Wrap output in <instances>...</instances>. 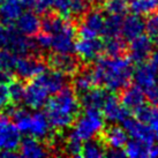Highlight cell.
<instances>
[{
    "label": "cell",
    "instance_id": "obj_49",
    "mask_svg": "<svg viewBox=\"0 0 158 158\" xmlns=\"http://www.w3.org/2000/svg\"><path fill=\"white\" fill-rule=\"evenodd\" d=\"M35 1L36 0H21V2H22L23 6H26V7H28V8H31Z\"/></svg>",
    "mask_w": 158,
    "mask_h": 158
},
{
    "label": "cell",
    "instance_id": "obj_4",
    "mask_svg": "<svg viewBox=\"0 0 158 158\" xmlns=\"http://www.w3.org/2000/svg\"><path fill=\"white\" fill-rule=\"evenodd\" d=\"M73 133L82 141H88L98 136L104 128V117L101 110L85 109L84 114L74 121Z\"/></svg>",
    "mask_w": 158,
    "mask_h": 158
},
{
    "label": "cell",
    "instance_id": "obj_23",
    "mask_svg": "<svg viewBox=\"0 0 158 158\" xmlns=\"http://www.w3.org/2000/svg\"><path fill=\"white\" fill-rule=\"evenodd\" d=\"M20 152L19 155L22 157L28 158H38V157H45L48 155V151L46 150L44 145L42 144V142L38 141L34 136L26 137L24 140L20 142Z\"/></svg>",
    "mask_w": 158,
    "mask_h": 158
},
{
    "label": "cell",
    "instance_id": "obj_26",
    "mask_svg": "<svg viewBox=\"0 0 158 158\" xmlns=\"http://www.w3.org/2000/svg\"><path fill=\"white\" fill-rule=\"evenodd\" d=\"M104 51L109 57H121L127 52V44L123 38L119 36L115 37H106L104 42Z\"/></svg>",
    "mask_w": 158,
    "mask_h": 158
},
{
    "label": "cell",
    "instance_id": "obj_48",
    "mask_svg": "<svg viewBox=\"0 0 158 158\" xmlns=\"http://www.w3.org/2000/svg\"><path fill=\"white\" fill-rule=\"evenodd\" d=\"M150 58H151V59H150V64H151L152 66L156 67V68L158 69V51L151 53Z\"/></svg>",
    "mask_w": 158,
    "mask_h": 158
},
{
    "label": "cell",
    "instance_id": "obj_9",
    "mask_svg": "<svg viewBox=\"0 0 158 158\" xmlns=\"http://www.w3.org/2000/svg\"><path fill=\"white\" fill-rule=\"evenodd\" d=\"M74 52L83 62H91L99 58L104 52V42L98 37L79 38L75 42Z\"/></svg>",
    "mask_w": 158,
    "mask_h": 158
},
{
    "label": "cell",
    "instance_id": "obj_27",
    "mask_svg": "<svg viewBox=\"0 0 158 158\" xmlns=\"http://www.w3.org/2000/svg\"><path fill=\"white\" fill-rule=\"evenodd\" d=\"M150 144L142 142L139 140L127 141L125 144V154L127 157L131 158H140V157H148V150Z\"/></svg>",
    "mask_w": 158,
    "mask_h": 158
},
{
    "label": "cell",
    "instance_id": "obj_44",
    "mask_svg": "<svg viewBox=\"0 0 158 158\" xmlns=\"http://www.w3.org/2000/svg\"><path fill=\"white\" fill-rule=\"evenodd\" d=\"M104 156L111 158H121L126 157V154H125L123 148H109L107 151H105Z\"/></svg>",
    "mask_w": 158,
    "mask_h": 158
},
{
    "label": "cell",
    "instance_id": "obj_14",
    "mask_svg": "<svg viewBox=\"0 0 158 158\" xmlns=\"http://www.w3.org/2000/svg\"><path fill=\"white\" fill-rule=\"evenodd\" d=\"M102 110H103L102 114L104 119L112 123H123L125 119L129 117V110L127 107H125L114 95L107 96Z\"/></svg>",
    "mask_w": 158,
    "mask_h": 158
},
{
    "label": "cell",
    "instance_id": "obj_36",
    "mask_svg": "<svg viewBox=\"0 0 158 158\" xmlns=\"http://www.w3.org/2000/svg\"><path fill=\"white\" fill-rule=\"evenodd\" d=\"M52 8L54 12L59 14L64 19L69 20L72 18V10H70V0H54Z\"/></svg>",
    "mask_w": 158,
    "mask_h": 158
},
{
    "label": "cell",
    "instance_id": "obj_10",
    "mask_svg": "<svg viewBox=\"0 0 158 158\" xmlns=\"http://www.w3.org/2000/svg\"><path fill=\"white\" fill-rule=\"evenodd\" d=\"M46 64L52 69L59 70L66 75H74L81 68V62L77 56L73 53H52L46 60Z\"/></svg>",
    "mask_w": 158,
    "mask_h": 158
},
{
    "label": "cell",
    "instance_id": "obj_35",
    "mask_svg": "<svg viewBox=\"0 0 158 158\" xmlns=\"http://www.w3.org/2000/svg\"><path fill=\"white\" fill-rule=\"evenodd\" d=\"M89 7H90L89 0H70L72 16H75L76 19L82 18L89 10Z\"/></svg>",
    "mask_w": 158,
    "mask_h": 158
},
{
    "label": "cell",
    "instance_id": "obj_15",
    "mask_svg": "<svg viewBox=\"0 0 158 158\" xmlns=\"http://www.w3.org/2000/svg\"><path fill=\"white\" fill-rule=\"evenodd\" d=\"M40 26H42V21L38 18V14L35 13L34 10H28L24 13L22 12L15 21L16 29L28 37L37 35L40 30Z\"/></svg>",
    "mask_w": 158,
    "mask_h": 158
},
{
    "label": "cell",
    "instance_id": "obj_39",
    "mask_svg": "<svg viewBox=\"0 0 158 158\" xmlns=\"http://www.w3.org/2000/svg\"><path fill=\"white\" fill-rule=\"evenodd\" d=\"M53 1L54 0H36L31 8L34 9L35 13L44 15V14L48 13V10L52 8Z\"/></svg>",
    "mask_w": 158,
    "mask_h": 158
},
{
    "label": "cell",
    "instance_id": "obj_29",
    "mask_svg": "<svg viewBox=\"0 0 158 158\" xmlns=\"http://www.w3.org/2000/svg\"><path fill=\"white\" fill-rule=\"evenodd\" d=\"M121 26H123V16L109 14V16L105 19V22H104L103 35L105 37L119 36L121 32Z\"/></svg>",
    "mask_w": 158,
    "mask_h": 158
},
{
    "label": "cell",
    "instance_id": "obj_45",
    "mask_svg": "<svg viewBox=\"0 0 158 158\" xmlns=\"http://www.w3.org/2000/svg\"><path fill=\"white\" fill-rule=\"evenodd\" d=\"M12 80H13V76H12L10 72H5V70L0 69V83H8Z\"/></svg>",
    "mask_w": 158,
    "mask_h": 158
},
{
    "label": "cell",
    "instance_id": "obj_25",
    "mask_svg": "<svg viewBox=\"0 0 158 158\" xmlns=\"http://www.w3.org/2000/svg\"><path fill=\"white\" fill-rule=\"evenodd\" d=\"M23 5L21 0H5L0 6V22L12 24L22 13Z\"/></svg>",
    "mask_w": 158,
    "mask_h": 158
},
{
    "label": "cell",
    "instance_id": "obj_20",
    "mask_svg": "<svg viewBox=\"0 0 158 158\" xmlns=\"http://www.w3.org/2000/svg\"><path fill=\"white\" fill-rule=\"evenodd\" d=\"M145 30V22L142 20L141 15L137 14H131L127 15L125 20H123V26H121V35L123 40H131L136 38L137 36L142 35Z\"/></svg>",
    "mask_w": 158,
    "mask_h": 158
},
{
    "label": "cell",
    "instance_id": "obj_11",
    "mask_svg": "<svg viewBox=\"0 0 158 158\" xmlns=\"http://www.w3.org/2000/svg\"><path fill=\"white\" fill-rule=\"evenodd\" d=\"M129 52V59L132 62L141 64L144 62L148 58H150L154 50V40L148 35L137 36L136 38L131 40V45L127 48Z\"/></svg>",
    "mask_w": 158,
    "mask_h": 158
},
{
    "label": "cell",
    "instance_id": "obj_19",
    "mask_svg": "<svg viewBox=\"0 0 158 158\" xmlns=\"http://www.w3.org/2000/svg\"><path fill=\"white\" fill-rule=\"evenodd\" d=\"M120 103L128 110H134L139 105L143 104L145 101L144 90L139 87L137 84H128L127 87L121 90L120 92Z\"/></svg>",
    "mask_w": 158,
    "mask_h": 158
},
{
    "label": "cell",
    "instance_id": "obj_12",
    "mask_svg": "<svg viewBox=\"0 0 158 158\" xmlns=\"http://www.w3.org/2000/svg\"><path fill=\"white\" fill-rule=\"evenodd\" d=\"M123 129L134 140L142 141V142H145L148 144H152L156 140V135H155L154 131L151 129L149 125H147L143 121L128 117L123 120Z\"/></svg>",
    "mask_w": 158,
    "mask_h": 158
},
{
    "label": "cell",
    "instance_id": "obj_6",
    "mask_svg": "<svg viewBox=\"0 0 158 158\" xmlns=\"http://www.w3.org/2000/svg\"><path fill=\"white\" fill-rule=\"evenodd\" d=\"M48 64L42 58L35 57L32 54H26L18 57L14 70L19 79L23 81H30L40 73H43L46 69Z\"/></svg>",
    "mask_w": 158,
    "mask_h": 158
},
{
    "label": "cell",
    "instance_id": "obj_13",
    "mask_svg": "<svg viewBox=\"0 0 158 158\" xmlns=\"http://www.w3.org/2000/svg\"><path fill=\"white\" fill-rule=\"evenodd\" d=\"M52 36L51 48L54 52L59 53H73L75 45V36H76V27L72 21L69 24L58 34Z\"/></svg>",
    "mask_w": 158,
    "mask_h": 158
},
{
    "label": "cell",
    "instance_id": "obj_34",
    "mask_svg": "<svg viewBox=\"0 0 158 158\" xmlns=\"http://www.w3.org/2000/svg\"><path fill=\"white\" fill-rule=\"evenodd\" d=\"M8 92L10 97V102L14 104H18L21 101H23V95H24V85L21 81L19 80H12L8 83Z\"/></svg>",
    "mask_w": 158,
    "mask_h": 158
},
{
    "label": "cell",
    "instance_id": "obj_18",
    "mask_svg": "<svg viewBox=\"0 0 158 158\" xmlns=\"http://www.w3.org/2000/svg\"><path fill=\"white\" fill-rule=\"evenodd\" d=\"M98 136L107 148H123L128 141V134L119 126H110L106 129L103 128Z\"/></svg>",
    "mask_w": 158,
    "mask_h": 158
},
{
    "label": "cell",
    "instance_id": "obj_47",
    "mask_svg": "<svg viewBox=\"0 0 158 158\" xmlns=\"http://www.w3.org/2000/svg\"><path fill=\"white\" fill-rule=\"evenodd\" d=\"M148 157L151 158H156L158 157V145L156 144H150L149 150H148Z\"/></svg>",
    "mask_w": 158,
    "mask_h": 158
},
{
    "label": "cell",
    "instance_id": "obj_46",
    "mask_svg": "<svg viewBox=\"0 0 158 158\" xmlns=\"http://www.w3.org/2000/svg\"><path fill=\"white\" fill-rule=\"evenodd\" d=\"M20 156L19 152H15V150H1L0 151V157H18Z\"/></svg>",
    "mask_w": 158,
    "mask_h": 158
},
{
    "label": "cell",
    "instance_id": "obj_21",
    "mask_svg": "<svg viewBox=\"0 0 158 158\" xmlns=\"http://www.w3.org/2000/svg\"><path fill=\"white\" fill-rule=\"evenodd\" d=\"M109 95L110 94H107V90L105 88H94L92 87L87 92H84L80 96V104L83 106L84 109L102 110Z\"/></svg>",
    "mask_w": 158,
    "mask_h": 158
},
{
    "label": "cell",
    "instance_id": "obj_16",
    "mask_svg": "<svg viewBox=\"0 0 158 158\" xmlns=\"http://www.w3.org/2000/svg\"><path fill=\"white\" fill-rule=\"evenodd\" d=\"M157 73L158 69L156 67L152 66L150 62L144 61L139 64V67L133 73V77L135 83L143 90H145L157 83Z\"/></svg>",
    "mask_w": 158,
    "mask_h": 158
},
{
    "label": "cell",
    "instance_id": "obj_50",
    "mask_svg": "<svg viewBox=\"0 0 158 158\" xmlns=\"http://www.w3.org/2000/svg\"><path fill=\"white\" fill-rule=\"evenodd\" d=\"M5 0H0V6H1V5H2V2H4Z\"/></svg>",
    "mask_w": 158,
    "mask_h": 158
},
{
    "label": "cell",
    "instance_id": "obj_31",
    "mask_svg": "<svg viewBox=\"0 0 158 158\" xmlns=\"http://www.w3.org/2000/svg\"><path fill=\"white\" fill-rule=\"evenodd\" d=\"M102 8L110 15H120L123 16L128 12V2L127 0H106Z\"/></svg>",
    "mask_w": 158,
    "mask_h": 158
},
{
    "label": "cell",
    "instance_id": "obj_22",
    "mask_svg": "<svg viewBox=\"0 0 158 158\" xmlns=\"http://www.w3.org/2000/svg\"><path fill=\"white\" fill-rule=\"evenodd\" d=\"M50 123L46 114L42 112H36L30 114L29 117V125H28V133L36 139H45L50 133Z\"/></svg>",
    "mask_w": 158,
    "mask_h": 158
},
{
    "label": "cell",
    "instance_id": "obj_32",
    "mask_svg": "<svg viewBox=\"0 0 158 158\" xmlns=\"http://www.w3.org/2000/svg\"><path fill=\"white\" fill-rule=\"evenodd\" d=\"M16 60H18V54L6 48L0 50V69L12 73V70H14Z\"/></svg>",
    "mask_w": 158,
    "mask_h": 158
},
{
    "label": "cell",
    "instance_id": "obj_38",
    "mask_svg": "<svg viewBox=\"0 0 158 158\" xmlns=\"http://www.w3.org/2000/svg\"><path fill=\"white\" fill-rule=\"evenodd\" d=\"M151 112H152V107L148 104H141L137 107L134 109V115H135V119L140 120V121H143V123H148L150 115H151Z\"/></svg>",
    "mask_w": 158,
    "mask_h": 158
},
{
    "label": "cell",
    "instance_id": "obj_43",
    "mask_svg": "<svg viewBox=\"0 0 158 158\" xmlns=\"http://www.w3.org/2000/svg\"><path fill=\"white\" fill-rule=\"evenodd\" d=\"M148 123H149L151 129L154 131L156 139H158V106L152 107V112H151V115H150Z\"/></svg>",
    "mask_w": 158,
    "mask_h": 158
},
{
    "label": "cell",
    "instance_id": "obj_42",
    "mask_svg": "<svg viewBox=\"0 0 158 158\" xmlns=\"http://www.w3.org/2000/svg\"><path fill=\"white\" fill-rule=\"evenodd\" d=\"M145 97L149 99V102L155 106H158V81L157 83L151 85L150 88L144 90Z\"/></svg>",
    "mask_w": 158,
    "mask_h": 158
},
{
    "label": "cell",
    "instance_id": "obj_40",
    "mask_svg": "<svg viewBox=\"0 0 158 158\" xmlns=\"http://www.w3.org/2000/svg\"><path fill=\"white\" fill-rule=\"evenodd\" d=\"M35 43L37 45L38 50L42 48V50H48V48H51V44H52V36L50 34H46V32H43V34H37L36 35V40Z\"/></svg>",
    "mask_w": 158,
    "mask_h": 158
},
{
    "label": "cell",
    "instance_id": "obj_3",
    "mask_svg": "<svg viewBox=\"0 0 158 158\" xmlns=\"http://www.w3.org/2000/svg\"><path fill=\"white\" fill-rule=\"evenodd\" d=\"M0 48H6L18 56L31 54L38 51L35 40L23 35L15 26L0 23Z\"/></svg>",
    "mask_w": 158,
    "mask_h": 158
},
{
    "label": "cell",
    "instance_id": "obj_41",
    "mask_svg": "<svg viewBox=\"0 0 158 158\" xmlns=\"http://www.w3.org/2000/svg\"><path fill=\"white\" fill-rule=\"evenodd\" d=\"M10 103L7 83H0V111L5 110Z\"/></svg>",
    "mask_w": 158,
    "mask_h": 158
},
{
    "label": "cell",
    "instance_id": "obj_24",
    "mask_svg": "<svg viewBox=\"0 0 158 158\" xmlns=\"http://www.w3.org/2000/svg\"><path fill=\"white\" fill-rule=\"evenodd\" d=\"M72 84H73L72 88L75 91V94L80 95V96L84 92H87L92 87H95L96 84H95V81H94L91 69L81 67L74 74V79L72 81Z\"/></svg>",
    "mask_w": 158,
    "mask_h": 158
},
{
    "label": "cell",
    "instance_id": "obj_5",
    "mask_svg": "<svg viewBox=\"0 0 158 158\" xmlns=\"http://www.w3.org/2000/svg\"><path fill=\"white\" fill-rule=\"evenodd\" d=\"M83 21L80 24L79 29L76 30V34L79 35V38H95L99 35H103L104 29V22L105 16L101 9H89L84 14Z\"/></svg>",
    "mask_w": 158,
    "mask_h": 158
},
{
    "label": "cell",
    "instance_id": "obj_2",
    "mask_svg": "<svg viewBox=\"0 0 158 158\" xmlns=\"http://www.w3.org/2000/svg\"><path fill=\"white\" fill-rule=\"evenodd\" d=\"M80 101L73 88L65 87L48 98L45 111L48 123L56 129H64L72 126L80 113Z\"/></svg>",
    "mask_w": 158,
    "mask_h": 158
},
{
    "label": "cell",
    "instance_id": "obj_33",
    "mask_svg": "<svg viewBox=\"0 0 158 158\" xmlns=\"http://www.w3.org/2000/svg\"><path fill=\"white\" fill-rule=\"evenodd\" d=\"M83 141L79 139L77 136L75 135L73 132L69 133V135L66 140V152L70 156H74V157H79L82 155V147H83Z\"/></svg>",
    "mask_w": 158,
    "mask_h": 158
},
{
    "label": "cell",
    "instance_id": "obj_37",
    "mask_svg": "<svg viewBox=\"0 0 158 158\" xmlns=\"http://www.w3.org/2000/svg\"><path fill=\"white\" fill-rule=\"evenodd\" d=\"M145 31L154 40H158V10L149 15L148 21L145 22Z\"/></svg>",
    "mask_w": 158,
    "mask_h": 158
},
{
    "label": "cell",
    "instance_id": "obj_30",
    "mask_svg": "<svg viewBox=\"0 0 158 158\" xmlns=\"http://www.w3.org/2000/svg\"><path fill=\"white\" fill-rule=\"evenodd\" d=\"M85 143L82 147V155L83 157L87 158H98L103 157L105 154V150H104V143L99 142V141H94L92 139L88 141H84Z\"/></svg>",
    "mask_w": 158,
    "mask_h": 158
},
{
    "label": "cell",
    "instance_id": "obj_28",
    "mask_svg": "<svg viewBox=\"0 0 158 158\" xmlns=\"http://www.w3.org/2000/svg\"><path fill=\"white\" fill-rule=\"evenodd\" d=\"M129 8L137 15H151L158 10V0H132Z\"/></svg>",
    "mask_w": 158,
    "mask_h": 158
},
{
    "label": "cell",
    "instance_id": "obj_17",
    "mask_svg": "<svg viewBox=\"0 0 158 158\" xmlns=\"http://www.w3.org/2000/svg\"><path fill=\"white\" fill-rule=\"evenodd\" d=\"M42 83L44 84L48 90L50 95L56 94L62 88H65L67 84V75L56 69H45L43 73L36 76Z\"/></svg>",
    "mask_w": 158,
    "mask_h": 158
},
{
    "label": "cell",
    "instance_id": "obj_1",
    "mask_svg": "<svg viewBox=\"0 0 158 158\" xmlns=\"http://www.w3.org/2000/svg\"><path fill=\"white\" fill-rule=\"evenodd\" d=\"M96 60L91 68L96 85L104 87L107 91H119L131 83L134 68L129 58L107 56Z\"/></svg>",
    "mask_w": 158,
    "mask_h": 158
},
{
    "label": "cell",
    "instance_id": "obj_7",
    "mask_svg": "<svg viewBox=\"0 0 158 158\" xmlns=\"http://www.w3.org/2000/svg\"><path fill=\"white\" fill-rule=\"evenodd\" d=\"M21 142V133L15 123H12L7 114L0 113V151L16 150Z\"/></svg>",
    "mask_w": 158,
    "mask_h": 158
},
{
    "label": "cell",
    "instance_id": "obj_8",
    "mask_svg": "<svg viewBox=\"0 0 158 158\" xmlns=\"http://www.w3.org/2000/svg\"><path fill=\"white\" fill-rule=\"evenodd\" d=\"M48 96H50V92L46 87L37 77H34L24 87L23 102L26 103L27 106L34 110H38L45 105Z\"/></svg>",
    "mask_w": 158,
    "mask_h": 158
}]
</instances>
